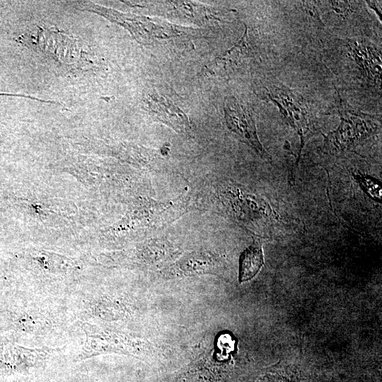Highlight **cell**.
I'll return each mask as SVG.
<instances>
[{
	"label": "cell",
	"instance_id": "9",
	"mask_svg": "<svg viewBox=\"0 0 382 382\" xmlns=\"http://www.w3.org/2000/svg\"><path fill=\"white\" fill-rule=\"evenodd\" d=\"M353 176L366 195L376 202H381L382 189L380 181L365 174L354 173Z\"/></svg>",
	"mask_w": 382,
	"mask_h": 382
},
{
	"label": "cell",
	"instance_id": "6",
	"mask_svg": "<svg viewBox=\"0 0 382 382\" xmlns=\"http://www.w3.org/2000/svg\"><path fill=\"white\" fill-rule=\"evenodd\" d=\"M264 264L263 251L260 244L254 243L241 253L239 259L240 282L254 277Z\"/></svg>",
	"mask_w": 382,
	"mask_h": 382
},
{
	"label": "cell",
	"instance_id": "4",
	"mask_svg": "<svg viewBox=\"0 0 382 382\" xmlns=\"http://www.w3.org/2000/svg\"><path fill=\"white\" fill-rule=\"evenodd\" d=\"M144 100L154 117L172 127L178 132H190L191 125L188 117L164 96H159L154 91L146 94Z\"/></svg>",
	"mask_w": 382,
	"mask_h": 382
},
{
	"label": "cell",
	"instance_id": "3",
	"mask_svg": "<svg viewBox=\"0 0 382 382\" xmlns=\"http://www.w3.org/2000/svg\"><path fill=\"white\" fill-rule=\"evenodd\" d=\"M226 124L242 141L251 146L262 157L269 158L260 143L255 121L248 110L235 98H227L224 105Z\"/></svg>",
	"mask_w": 382,
	"mask_h": 382
},
{
	"label": "cell",
	"instance_id": "11",
	"mask_svg": "<svg viewBox=\"0 0 382 382\" xmlns=\"http://www.w3.org/2000/svg\"><path fill=\"white\" fill-rule=\"evenodd\" d=\"M0 96H17V97L27 98H30L31 100H37V101H40V102H42V103H57V102H55L54 100H44V99H42V98H36V97L29 96V95H25V94L0 93Z\"/></svg>",
	"mask_w": 382,
	"mask_h": 382
},
{
	"label": "cell",
	"instance_id": "2",
	"mask_svg": "<svg viewBox=\"0 0 382 382\" xmlns=\"http://www.w3.org/2000/svg\"><path fill=\"white\" fill-rule=\"evenodd\" d=\"M267 96L299 134L301 152L314 130L312 115L305 100L297 92L285 86H272L268 90Z\"/></svg>",
	"mask_w": 382,
	"mask_h": 382
},
{
	"label": "cell",
	"instance_id": "1",
	"mask_svg": "<svg viewBox=\"0 0 382 382\" xmlns=\"http://www.w3.org/2000/svg\"><path fill=\"white\" fill-rule=\"evenodd\" d=\"M340 98L338 127L325 137V145L331 151H339L352 146L376 131L378 125L374 117L357 110Z\"/></svg>",
	"mask_w": 382,
	"mask_h": 382
},
{
	"label": "cell",
	"instance_id": "12",
	"mask_svg": "<svg viewBox=\"0 0 382 382\" xmlns=\"http://www.w3.org/2000/svg\"><path fill=\"white\" fill-rule=\"evenodd\" d=\"M367 4L374 10L376 11V13L379 16V18L381 19V12L379 10V6H378L376 1H366Z\"/></svg>",
	"mask_w": 382,
	"mask_h": 382
},
{
	"label": "cell",
	"instance_id": "7",
	"mask_svg": "<svg viewBox=\"0 0 382 382\" xmlns=\"http://www.w3.org/2000/svg\"><path fill=\"white\" fill-rule=\"evenodd\" d=\"M248 49V29L246 27L241 39L234 46L226 50L221 56L213 62L211 70H225L226 71L233 66H236L240 59L245 56Z\"/></svg>",
	"mask_w": 382,
	"mask_h": 382
},
{
	"label": "cell",
	"instance_id": "8",
	"mask_svg": "<svg viewBox=\"0 0 382 382\" xmlns=\"http://www.w3.org/2000/svg\"><path fill=\"white\" fill-rule=\"evenodd\" d=\"M250 382H299L296 371L279 363L265 369L255 379Z\"/></svg>",
	"mask_w": 382,
	"mask_h": 382
},
{
	"label": "cell",
	"instance_id": "10",
	"mask_svg": "<svg viewBox=\"0 0 382 382\" xmlns=\"http://www.w3.org/2000/svg\"><path fill=\"white\" fill-rule=\"evenodd\" d=\"M330 3L332 8L335 12L340 14H346L351 8L350 1H331Z\"/></svg>",
	"mask_w": 382,
	"mask_h": 382
},
{
	"label": "cell",
	"instance_id": "5",
	"mask_svg": "<svg viewBox=\"0 0 382 382\" xmlns=\"http://www.w3.org/2000/svg\"><path fill=\"white\" fill-rule=\"evenodd\" d=\"M348 47L357 64L371 79L381 81V61L374 49L362 42L349 40Z\"/></svg>",
	"mask_w": 382,
	"mask_h": 382
}]
</instances>
